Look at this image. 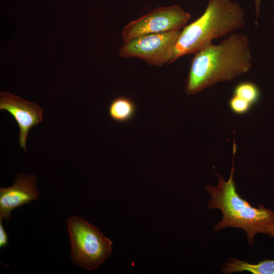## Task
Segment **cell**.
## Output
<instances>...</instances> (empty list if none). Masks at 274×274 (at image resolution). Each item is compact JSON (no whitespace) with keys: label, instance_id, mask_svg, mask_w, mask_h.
I'll return each mask as SVG.
<instances>
[{"label":"cell","instance_id":"52a82bcc","mask_svg":"<svg viewBox=\"0 0 274 274\" xmlns=\"http://www.w3.org/2000/svg\"><path fill=\"white\" fill-rule=\"evenodd\" d=\"M0 109L7 111L16 121L20 129L19 144L25 150L29 131L43 120L42 109L37 104L23 100L7 91L0 93Z\"/></svg>","mask_w":274,"mask_h":274},{"label":"cell","instance_id":"9c48e42d","mask_svg":"<svg viewBox=\"0 0 274 274\" xmlns=\"http://www.w3.org/2000/svg\"><path fill=\"white\" fill-rule=\"evenodd\" d=\"M247 271L254 274H274V260L265 259L256 264L249 263L236 258H231L223 266L225 273Z\"/></svg>","mask_w":274,"mask_h":274},{"label":"cell","instance_id":"ba28073f","mask_svg":"<svg viewBox=\"0 0 274 274\" xmlns=\"http://www.w3.org/2000/svg\"><path fill=\"white\" fill-rule=\"evenodd\" d=\"M35 175L20 174L9 187L0 188V220L9 221L12 211L24 204L29 203L41 195L36 187Z\"/></svg>","mask_w":274,"mask_h":274},{"label":"cell","instance_id":"7c38bea8","mask_svg":"<svg viewBox=\"0 0 274 274\" xmlns=\"http://www.w3.org/2000/svg\"><path fill=\"white\" fill-rule=\"evenodd\" d=\"M228 105L231 111L237 115L247 113L252 106L247 101L235 95H233L230 98Z\"/></svg>","mask_w":274,"mask_h":274},{"label":"cell","instance_id":"5b68a950","mask_svg":"<svg viewBox=\"0 0 274 274\" xmlns=\"http://www.w3.org/2000/svg\"><path fill=\"white\" fill-rule=\"evenodd\" d=\"M181 30L151 33L133 38L121 47L123 58L134 57L151 65L160 66L170 63Z\"/></svg>","mask_w":274,"mask_h":274},{"label":"cell","instance_id":"3957f363","mask_svg":"<svg viewBox=\"0 0 274 274\" xmlns=\"http://www.w3.org/2000/svg\"><path fill=\"white\" fill-rule=\"evenodd\" d=\"M245 25V12L231 0H209L203 13L181 30L170 63L183 56L195 54L222 37Z\"/></svg>","mask_w":274,"mask_h":274},{"label":"cell","instance_id":"5bb4252c","mask_svg":"<svg viewBox=\"0 0 274 274\" xmlns=\"http://www.w3.org/2000/svg\"><path fill=\"white\" fill-rule=\"evenodd\" d=\"M260 2L261 0H255L256 19H257L259 16Z\"/></svg>","mask_w":274,"mask_h":274},{"label":"cell","instance_id":"7a4b0ae2","mask_svg":"<svg viewBox=\"0 0 274 274\" xmlns=\"http://www.w3.org/2000/svg\"><path fill=\"white\" fill-rule=\"evenodd\" d=\"M233 149L232 167L228 180L226 181L217 174V185L205 186V190L211 196L207 208L218 209L223 214L222 220L214 227L216 231L227 227L241 228L246 232L248 242L252 245L257 233L274 237V212L261 204H259L257 208L252 206L237 192L233 179L235 144H233Z\"/></svg>","mask_w":274,"mask_h":274},{"label":"cell","instance_id":"277c9868","mask_svg":"<svg viewBox=\"0 0 274 274\" xmlns=\"http://www.w3.org/2000/svg\"><path fill=\"white\" fill-rule=\"evenodd\" d=\"M73 262L82 268H97L112 253V242L96 227L76 215L67 219Z\"/></svg>","mask_w":274,"mask_h":274},{"label":"cell","instance_id":"4fadbf2b","mask_svg":"<svg viewBox=\"0 0 274 274\" xmlns=\"http://www.w3.org/2000/svg\"><path fill=\"white\" fill-rule=\"evenodd\" d=\"M8 234L2 221L0 220V247L3 248L8 245Z\"/></svg>","mask_w":274,"mask_h":274},{"label":"cell","instance_id":"8fae6325","mask_svg":"<svg viewBox=\"0 0 274 274\" xmlns=\"http://www.w3.org/2000/svg\"><path fill=\"white\" fill-rule=\"evenodd\" d=\"M236 95L250 103L252 106L257 103L260 97L259 87L251 82H243L237 84L233 90Z\"/></svg>","mask_w":274,"mask_h":274},{"label":"cell","instance_id":"30bf717a","mask_svg":"<svg viewBox=\"0 0 274 274\" xmlns=\"http://www.w3.org/2000/svg\"><path fill=\"white\" fill-rule=\"evenodd\" d=\"M108 112L113 120L117 122H124L133 117L135 112V106L130 99L119 96L111 101Z\"/></svg>","mask_w":274,"mask_h":274},{"label":"cell","instance_id":"8992f818","mask_svg":"<svg viewBox=\"0 0 274 274\" xmlns=\"http://www.w3.org/2000/svg\"><path fill=\"white\" fill-rule=\"evenodd\" d=\"M190 17L177 5L156 8L124 26L122 32L123 41L148 34L180 30Z\"/></svg>","mask_w":274,"mask_h":274},{"label":"cell","instance_id":"6da1fadb","mask_svg":"<svg viewBox=\"0 0 274 274\" xmlns=\"http://www.w3.org/2000/svg\"><path fill=\"white\" fill-rule=\"evenodd\" d=\"M249 43L246 35L232 33L219 44L211 43L194 54L186 81V93L194 94L247 73L252 66Z\"/></svg>","mask_w":274,"mask_h":274}]
</instances>
